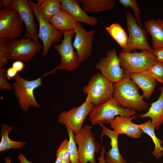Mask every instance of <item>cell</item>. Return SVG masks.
Here are the masks:
<instances>
[{
  "instance_id": "1",
  "label": "cell",
  "mask_w": 163,
  "mask_h": 163,
  "mask_svg": "<svg viewBox=\"0 0 163 163\" xmlns=\"http://www.w3.org/2000/svg\"><path fill=\"white\" fill-rule=\"evenodd\" d=\"M113 97L123 107L135 110H147L149 104L139 93V87L132 80L130 75L125 76L114 83Z\"/></svg>"
},
{
  "instance_id": "2",
  "label": "cell",
  "mask_w": 163,
  "mask_h": 163,
  "mask_svg": "<svg viewBox=\"0 0 163 163\" xmlns=\"http://www.w3.org/2000/svg\"><path fill=\"white\" fill-rule=\"evenodd\" d=\"M136 111L124 107L113 97L105 102L94 106L89 115L94 125L110 124L117 116H134Z\"/></svg>"
},
{
  "instance_id": "3",
  "label": "cell",
  "mask_w": 163,
  "mask_h": 163,
  "mask_svg": "<svg viewBox=\"0 0 163 163\" xmlns=\"http://www.w3.org/2000/svg\"><path fill=\"white\" fill-rule=\"evenodd\" d=\"M114 90V83L99 72L92 76L82 89L87 95L86 99L94 106L103 104L112 97Z\"/></svg>"
},
{
  "instance_id": "4",
  "label": "cell",
  "mask_w": 163,
  "mask_h": 163,
  "mask_svg": "<svg viewBox=\"0 0 163 163\" xmlns=\"http://www.w3.org/2000/svg\"><path fill=\"white\" fill-rule=\"evenodd\" d=\"M118 57L125 75L148 71L157 62L153 53L147 50L140 52H120Z\"/></svg>"
},
{
  "instance_id": "5",
  "label": "cell",
  "mask_w": 163,
  "mask_h": 163,
  "mask_svg": "<svg viewBox=\"0 0 163 163\" xmlns=\"http://www.w3.org/2000/svg\"><path fill=\"white\" fill-rule=\"evenodd\" d=\"M63 34V38L59 44L54 45V49L61 56L60 64L47 74L54 73L57 70L73 71L78 69L80 63L77 53L74 50L72 39L75 36V30L61 31Z\"/></svg>"
},
{
  "instance_id": "6",
  "label": "cell",
  "mask_w": 163,
  "mask_h": 163,
  "mask_svg": "<svg viewBox=\"0 0 163 163\" xmlns=\"http://www.w3.org/2000/svg\"><path fill=\"white\" fill-rule=\"evenodd\" d=\"M74 140L78 145L77 152L80 163H96L95 153L101 150L91 130V126L85 125L73 136Z\"/></svg>"
},
{
  "instance_id": "7",
  "label": "cell",
  "mask_w": 163,
  "mask_h": 163,
  "mask_svg": "<svg viewBox=\"0 0 163 163\" xmlns=\"http://www.w3.org/2000/svg\"><path fill=\"white\" fill-rule=\"evenodd\" d=\"M42 77L41 76L35 80H28L21 77L18 74L16 75L13 88L21 110L27 112L31 106L37 108L40 107L35 98L34 91L42 85Z\"/></svg>"
},
{
  "instance_id": "8",
  "label": "cell",
  "mask_w": 163,
  "mask_h": 163,
  "mask_svg": "<svg viewBox=\"0 0 163 163\" xmlns=\"http://www.w3.org/2000/svg\"><path fill=\"white\" fill-rule=\"evenodd\" d=\"M28 2L39 23L38 38L43 43V50L41 55L45 57L53 43L62 41L63 34L43 17L37 3L31 0H28Z\"/></svg>"
},
{
  "instance_id": "9",
  "label": "cell",
  "mask_w": 163,
  "mask_h": 163,
  "mask_svg": "<svg viewBox=\"0 0 163 163\" xmlns=\"http://www.w3.org/2000/svg\"><path fill=\"white\" fill-rule=\"evenodd\" d=\"M126 26L129 31V37L126 47L121 52L131 53L136 50L142 51L147 50L153 53L154 49L148 42L146 31L137 23L136 18L129 12L126 13Z\"/></svg>"
},
{
  "instance_id": "10",
  "label": "cell",
  "mask_w": 163,
  "mask_h": 163,
  "mask_svg": "<svg viewBox=\"0 0 163 163\" xmlns=\"http://www.w3.org/2000/svg\"><path fill=\"white\" fill-rule=\"evenodd\" d=\"M24 24L14 9L4 8L0 10V38L10 40L18 39L24 33Z\"/></svg>"
},
{
  "instance_id": "11",
  "label": "cell",
  "mask_w": 163,
  "mask_h": 163,
  "mask_svg": "<svg viewBox=\"0 0 163 163\" xmlns=\"http://www.w3.org/2000/svg\"><path fill=\"white\" fill-rule=\"evenodd\" d=\"M43 48L38 40L23 38L10 40L8 47L9 59L28 62Z\"/></svg>"
},
{
  "instance_id": "12",
  "label": "cell",
  "mask_w": 163,
  "mask_h": 163,
  "mask_svg": "<svg viewBox=\"0 0 163 163\" xmlns=\"http://www.w3.org/2000/svg\"><path fill=\"white\" fill-rule=\"evenodd\" d=\"M94 105L86 99L80 106L72 107L68 111H64L58 116V122L72 130L75 134L78 133L92 109Z\"/></svg>"
},
{
  "instance_id": "13",
  "label": "cell",
  "mask_w": 163,
  "mask_h": 163,
  "mask_svg": "<svg viewBox=\"0 0 163 163\" xmlns=\"http://www.w3.org/2000/svg\"><path fill=\"white\" fill-rule=\"evenodd\" d=\"M95 68L101 71L104 77L113 83L118 82L125 76L120 66V59L114 48L106 52L105 56L96 63Z\"/></svg>"
},
{
  "instance_id": "14",
  "label": "cell",
  "mask_w": 163,
  "mask_h": 163,
  "mask_svg": "<svg viewBox=\"0 0 163 163\" xmlns=\"http://www.w3.org/2000/svg\"><path fill=\"white\" fill-rule=\"evenodd\" d=\"M14 9L18 13L26 28L23 38L38 40L36 25L34 20V13L27 0H13L8 8Z\"/></svg>"
},
{
  "instance_id": "15",
  "label": "cell",
  "mask_w": 163,
  "mask_h": 163,
  "mask_svg": "<svg viewBox=\"0 0 163 163\" xmlns=\"http://www.w3.org/2000/svg\"><path fill=\"white\" fill-rule=\"evenodd\" d=\"M75 30V35L73 46L78 53L81 63L89 57L93 50L92 43L96 32L94 30L87 31L79 23Z\"/></svg>"
},
{
  "instance_id": "16",
  "label": "cell",
  "mask_w": 163,
  "mask_h": 163,
  "mask_svg": "<svg viewBox=\"0 0 163 163\" xmlns=\"http://www.w3.org/2000/svg\"><path fill=\"white\" fill-rule=\"evenodd\" d=\"M136 118L135 116H118L110 124L113 130L119 135L125 134L129 137L137 139L140 138L143 133L136 124L132 122V120Z\"/></svg>"
},
{
  "instance_id": "17",
  "label": "cell",
  "mask_w": 163,
  "mask_h": 163,
  "mask_svg": "<svg viewBox=\"0 0 163 163\" xmlns=\"http://www.w3.org/2000/svg\"><path fill=\"white\" fill-rule=\"evenodd\" d=\"M102 129L100 135V140L103 141V137L107 136L110 140V144L111 148L105 152V161L106 163H127V161L124 158L120 152L118 146V136L119 135L114 130H111L107 128L103 124L99 125Z\"/></svg>"
},
{
  "instance_id": "18",
  "label": "cell",
  "mask_w": 163,
  "mask_h": 163,
  "mask_svg": "<svg viewBox=\"0 0 163 163\" xmlns=\"http://www.w3.org/2000/svg\"><path fill=\"white\" fill-rule=\"evenodd\" d=\"M62 9L68 12L78 22L85 23L92 26L97 24L98 20L97 18L90 16L87 14L81 8L78 0H59Z\"/></svg>"
},
{
  "instance_id": "19",
  "label": "cell",
  "mask_w": 163,
  "mask_h": 163,
  "mask_svg": "<svg viewBox=\"0 0 163 163\" xmlns=\"http://www.w3.org/2000/svg\"><path fill=\"white\" fill-rule=\"evenodd\" d=\"M132 80L142 90V95L145 99L149 98L153 93L157 81L148 71L130 75Z\"/></svg>"
},
{
  "instance_id": "20",
  "label": "cell",
  "mask_w": 163,
  "mask_h": 163,
  "mask_svg": "<svg viewBox=\"0 0 163 163\" xmlns=\"http://www.w3.org/2000/svg\"><path fill=\"white\" fill-rule=\"evenodd\" d=\"M159 89L161 93L158 99L151 104L147 112L138 115L140 118H151L152 123L157 130L163 124V85Z\"/></svg>"
},
{
  "instance_id": "21",
  "label": "cell",
  "mask_w": 163,
  "mask_h": 163,
  "mask_svg": "<svg viewBox=\"0 0 163 163\" xmlns=\"http://www.w3.org/2000/svg\"><path fill=\"white\" fill-rule=\"evenodd\" d=\"M48 21L60 31L75 30L79 23L68 12L62 9Z\"/></svg>"
},
{
  "instance_id": "22",
  "label": "cell",
  "mask_w": 163,
  "mask_h": 163,
  "mask_svg": "<svg viewBox=\"0 0 163 163\" xmlns=\"http://www.w3.org/2000/svg\"><path fill=\"white\" fill-rule=\"evenodd\" d=\"M144 24L152 37L153 48H163V20L152 19L145 22Z\"/></svg>"
},
{
  "instance_id": "23",
  "label": "cell",
  "mask_w": 163,
  "mask_h": 163,
  "mask_svg": "<svg viewBox=\"0 0 163 163\" xmlns=\"http://www.w3.org/2000/svg\"><path fill=\"white\" fill-rule=\"evenodd\" d=\"M136 125L143 133L148 135L152 139L154 144V149L152 152L153 155L157 159L163 156V142L156 136L155 133V129L151 120H149L143 123Z\"/></svg>"
},
{
  "instance_id": "24",
  "label": "cell",
  "mask_w": 163,
  "mask_h": 163,
  "mask_svg": "<svg viewBox=\"0 0 163 163\" xmlns=\"http://www.w3.org/2000/svg\"><path fill=\"white\" fill-rule=\"evenodd\" d=\"M85 12L98 13L110 10L115 6V0H79Z\"/></svg>"
},
{
  "instance_id": "25",
  "label": "cell",
  "mask_w": 163,
  "mask_h": 163,
  "mask_svg": "<svg viewBox=\"0 0 163 163\" xmlns=\"http://www.w3.org/2000/svg\"><path fill=\"white\" fill-rule=\"evenodd\" d=\"M13 129L7 124L3 123L2 125L0 133L2 138L0 142V152H4L11 149H21L26 145V142L15 141L9 138V134L11 132Z\"/></svg>"
},
{
  "instance_id": "26",
  "label": "cell",
  "mask_w": 163,
  "mask_h": 163,
  "mask_svg": "<svg viewBox=\"0 0 163 163\" xmlns=\"http://www.w3.org/2000/svg\"><path fill=\"white\" fill-rule=\"evenodd\" d=\"M37 3L43 17L48 21L62 9L59 0H38Z\"/></svg>"
},
{
  "instance_id": "27",
  "label": "cell",
  "mask_w": 163,
  "mask_h": 163,
  "mask_svg": "<svg viewBox=\"0 0 163 163\" xmlns=\"http://www.w3.org/2000/svg\"><path fill=\"white\" fill-rule=\"evenodd\" d=\"M106 29L121 47L124 49L126 47L128 37L119 24L116 23H113L107 27Z\"/></svg>"
},
{
  "instance_id": "28",
  "label": "cell",
  "mask_w": 163,
  "mask_h": 163,
  "mask_svg": "<svg viewBox=\"0 0 163 163\" xmlns=\"http://www.w3.org/2000/svg\"><path fill=\"white\" fill-rule=\"evenodd\" d=\"M56 158L62 163H70V152L69 141L64 140L61 143L56 154Z\"/></svg>"
},
{
  "instance_id": "29",
  "label": "cell",
  "mask_w": 163,
  "mask_h": 163,
  "mask_svg": "<svg viewBox=\"0 0 163 163\" xmlns=\"http://www.w3.org/2000/svg\"><path fill=\"white\" fill-rule=\"evenodd\" d=\"M69 137V145L71 163H80L77 152V148L73 139L74 133L71 129L66 127Z\"/></svg>"
},
{
  "instance_id": "30",
  "label": "cell",
  "mask_w": 163,
  "mask_h": 163,
  "mask_svg": "<svg viewBox=\"0 0 163 163\" xmlns=\"http://www.w3.org/2000/svg\"><path fill=\"white\" fill-rule=\"evenodd\" d=\"M10 40L0 38V68L4 67L9 59L8 47Z\"/></svg>"
},
{
  "instance_id": "31",
  "label": "cell",
  "mask_w": 163,
  "mask_h": 163,
  "mask_svg": "<svg viewBox=\"0 0 163 163\" xmlns=\"http://www.w3.org/2000/svg\"><path fill=\"white\" fill-rule=\"evenodd\" d=\"M149 74L157 81L163 84V62L157 61L148 70Z\"/></svg>"
},
{
  "instance_id": "32",
  "label": "cell",
  "mask_w": 163,
  "mask_h": 163,
  "mask_svg": "<svg viewBox=\"0 0 163 163\" xmlns=\"http://www.w3.org/2000/svg\"><path fill=\"white\" fill-rule=\"evenodd\" d=\"M120 3L126 8L130 7L133 11L136 21L138 24L142 27L140 17V10L135 0H119Z\"/></svg>"
},
{
  "instance_id": "33",
  "label": "cell",
  "mask_w": 163,
  "mask_h": 163,
  "mask_svg": "<svg viewBox=\"0 0 163 163\" xmlns=\"http://www.w3.org/2000/svg\"><path fill=\"white\" fill-rule=\"evenodd\" d=\"M6 71L4 67L0 68V89L9 91L13 88V85L7 81Z\"/></svg>"
},
{
  "instance_id": "34",
  "label": "cell",
  "mask_w": 163,
  "mask_h": 163,
  "mask_svg": "<svg viewBox=\"0 0 163 163\" xmlns=\"http://www.w3.org/2000/svg\"><path fill=\"white\" fill-rule=\"evenodd\" d=\"M153 53L156 56L157 61L163 62V48L154 49Z\"/></svg>"
},
{
  "instance_id": "35",
  "label": "cell",
  "mask_w": 163,
  "mask_h": 163,
  "mask_svg": "<svg viewBox=\"0 0 163 163\" xmlns=\"http://www.w3.org/2000/svg\"><path fill=\"white\" fill-rule=\"evenodd\" d=\"M12 67L18 72H21L23 69L24 64L22 61L16 60L12 63Z\"/></svg>"
},
{
  "instance_id": "36",
  "label": "cell",
  "mask_w": 163,
  "mask_h": 163,
  "mask_svg": "<svg viewBox=\"0 0 163 163\" xmlns=\"http://www.w3.org/2000/svg\"><path fill=\"white\" fill-rule=\"evenodd\" d=\"M18 72L12 67H9L6 71V76L7 79L9 80L14 79L18 74Z\"/></svg>"
},
{
  "instance_id": "37",
  "label": "cell",
  "mask_w": 163,
  "mask_h": 163,
  "mask_svg": "<svg viewBox=\"0 0 163 163\" xmlns=\"http://www.w3.org/2000/svg\"><path fill=\"white\" fill-rule=\"evenodd\" d=\"M105 153V147L102 145L101 150L100 156L98 163H106L104 155Z\"/></svg>"
},
{
  "instance_id": "38",
  "label": "cell",
  "mask_w": 163,
  "mask_h": 163,
  "mask_svg": "<svg viewBox=\"0 0 163 163\" xmlns=\"http://www.w3.org/2000/svg\"><path fill=\"white\" fill-rule=\"evenodd\" d=\"M18 158L20 163H32L29 161L22 153L18 155Z\"/></svg>"
},
{
  "instance_id": "39",
  "label": "cell",
  "mask_w": 163,
  "mask_h": 163,
  "mask_svg": "<svg viewBox=\"0 0 163 163\" xmlns=\"http://www.w3.org/2000/svg\"><path fill=\"white\" fill-rule=\"evenodd\" d=\"M13 0H0V8L4 6V8H8L11 5Z\"/></svg>"
},
{
  "instance_id": "40",
  "label": "cell",
  "mask_w": 163,
  "mask_h": 163,
  "mask_svg": "<svg viewBox=\"0 0 163 163\" xmlns=\"http://www.w3.org/2000/svg\"><path fill=\"white\" fill-rule=\"evenodd\" d=\"M4 161L5 163H12V159L10 157H5Z\"/></svg>"
},
{
  "instance_id": "41",
  "label": "cell",
  "mask_w": 163,
  "mask_h": 163,
  "mask_svg": "<svg viewBox=\"0 0 163 163\" xmlns=\"http://www.w3.org/2000/svg\"><path fill=\"white\" fill-rule=\"evenodd\" d=\"M54 163H62L58 159L56 158V160Z\"/></svg>"
},
{
  "instance_id": "42",
  "label": "cell",
  "mask_w": 163,
  "mask_h": 163,
  "mask_svg": "<svg viewBox=\"0 0 163 163\" xmlns=\"http://www.w3.org/2000/svg\"><path fill=\"white\" fill-rule=\"evenodd\" d=\"M131 163H143V162L142 161H140V162H132Z\"/></svg>"
}]
</instances>
